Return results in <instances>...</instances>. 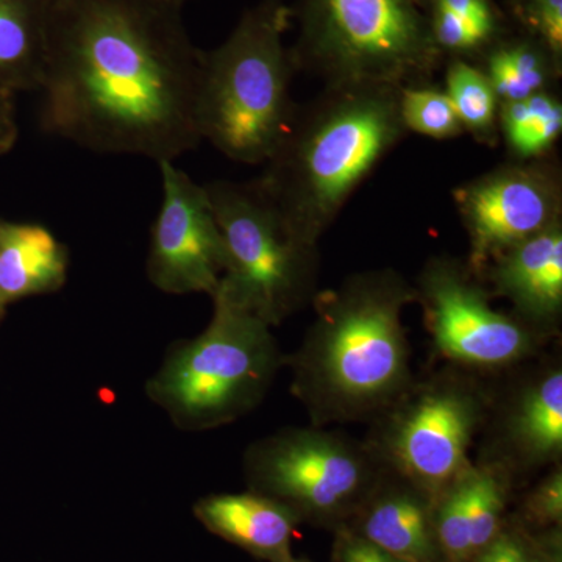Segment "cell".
Instances as JSON below:
<instances>
[{
  "mask_svg": "<svg viewBox=\"0 0 562 562\" xmlns=\"http://www.w3.org/2000/svg\"><path fill=\"white\" fill-rule=\"evenodd\" d=\"M172 7L55 0L40 90L52 135L99 154L173 161L201 143L202 54Z\"/></svg>",
  "mask_w": 562,
  "mask_h": 562,
  "instance_id": "1",
  "label": "cell"
},
{
  "mask_svg": "<svg viewBox=\"0 0 562 562\" xmlns=\"http://www.w3.org/2000/svg\"><path fill=\"white\" fill-rule=\"evenodd\" d=\"M413 302V284L392 269L317 292L312 327L284 362L312 425L371 424L408 390L416 376L402 314Z\"/></svg>",
  "mask_w": 562,
  "mask_h": 562,
  "instance_id": "2",
  "label": "cell"
},
{
  "mask_svg": "<svg viewBox=\"0 0 562 562\" xmlns=\"http://www.w3.org/2000/svg\"><path fill=\"white\" fill-rule=\"evenodd\" d=\"M397 87L328 88L294 116L258 187L291 232L317 246L351 192L401 139Z\"/></svg>",
  "mask_w": 562,
  "mask_h": 562,
  "instance_id": "3",
  "label": "cell"
},
{
  "mask_svg": "<svg viewBox=\"0 0 562 562\" xmlns=\"http://www.w3.org/2000/svg\"><path fill=\"white\" fill-rule=\"evenodd\" d=\"M283 27L281 0H266L221 47L202 54L201 138L244 165L271 158L297 109L290 94L292 61Z\"/></svg>",
  "mask_w": 562,
  "mask_h": 562,
  "instance_id": "4",
  "label": "cell"
},
{
  "mask_svg": "<svg viewBox=\"0 0 562 562\" xmlns=\"http://www.w3.org/2000/svg\"><path fill=\"white\" fill-rule=\"evenodd\" d=\"M209 327L169 353L147 392L173 424L201 431L232 424L257 408L286 357L271 327L214 297Z\"/></svg>",
  "mask_w": 562,
  "mask_h": 562,
  "instance_id": "5",
  "label": "cell"
},
{
  "mask_svg": "<svg viewBox=\"0 0 562 562\" xmlns=\"http://www.w3.org/2000/svg\"><path fill=\"white\" fill-rule=\"evenodd\" d=\"M206 192L227 255L213 297L277 327L317 295L319 250L299 239L257 181H214Z\"/></svg>",
  "mask_w": 562,
  "mask_h": 562,
  "instance_id": "6",
  "label": "cell"
},
{
  "mask_svg": "<svg viewBox=\"0 0 562 562\" xmlns=\"http://www.w3.org/2000/svg\"><path fill=\"white\" fill-rule=\"evenodd\" d=\"M491 395L486 376L447 364L414 379L371 422L366 442L384 468L436 498L472 464L469 452L482 435Z\"/></svg>",
  "mask_w": 562,
  "mask_h": 562,
  "instance_id": "7",
  "label": "cell"
},
{
  "mask_svg": "<svg viewBox=\"0 0 562 562\" xmlns=\"http://www.w3.org/2000/svg\"><path fill=\"white\" fill-rule=\"evenodd\" d=\"M383 472L368 442L316 425L284 428L244 454L250 491L335 530L353 519Z\"/></svg>",
  "mask_w": 562,
  "mask_h": 562,
  "instance_id": "8",
  "label": "cell"
},
{
  "mask_svg": "<svg viewBox=\"0 0 562 562\" xmlns=\"http://www.w3.org/2000/svg\"><path fill=\"white\" fill-rule=\"evenodd\" d=\"M308 52L328 88H405L435 60L408 0H310Z\"/></svg>",
  "mask_w": 562,
  "mask_h": 562,
  "instance_id": "9",
  "label": "cell"
},
{
  "mask_svg": "<svg viewBox=\"0 0 562 562\" xmlns=\"http://www.w3.org/2000/svg\"><path fill=\"white\" fill-rule=\"evenodd\" d=\"M414 290L436 353L454 368L503 375L538 357L546 344L514 314L492 308V294L469 262L432 258Z\"/></svg>",
  "mask_w": 562,
  "mask_h": 562,
  "instance_id": "10",
  "label": "cell"
},
{
  "mask_svg": "<svg viewBox=\"0 0 562 562\" xmlns=\"http://www.w3.org/2000/svg\"><path fill=\"white\" fill-rule=\"evenodd\" d=\"M536 358L509 371L501 390L492 384L482 428L479 461L501 469L516 486L562 458L561 358Z\"/></svg>",
  "mask_w": 562,
  "mask_h": 562,
  "instance_id": "11",
  "label": "cell"
},
{
  "mask_svg": "<svg viewBox=\"0 0 562 562\" xmlns=\"http://www.w3.org/2000/svg\"><path fill=\"white\" fill-rule=\"evenodd\" d=\"M158 166L162 201L151 227L147 276L155 288L168 294L205 292L213 297L227 255L209 192L173 161Z\"/></svg>",
  "mask_w": 562,
  "mask_h": 562,
  "instance_id": "12",
  "label": "cell"
},
{
  "mask_svg": "<svg viewBox=\"0 0 562 562\" xmlns=\"http://www.w3.org/2000/svg\"><path fill=\"white\" fill-rule=\"evenodd\" d=\"M471 241L469 266L476 276L503 251L560 222L557 177L531 168L501 169L457 192Z\"/></svg>",
  "mask_w": 562,
  "mask_h": 562,
  "instance_id": "13",
  "label": "cell"
},
{
  "mask_svg": "<svg viewBox=\"0 0 562 562\" xmlns=\"http://www.w3.org/2000/svg\"><path fill=\"white\" fill-rule=\"evenodd\" d=\"M491 294L513 305V314L543 341L560 333L562 317L561 221L503 251L483 269ZM482 272V273H483ZM480 273V276H482Z\"/></svg>",
  "mask_w": 562,
  "mask_h": 562,
  "instance_id": "14",
  "label": "cell"
},
{
  "mask_svg": "<svg viewBox=\"0 0 562 562\" xmlns=\"http://www.w3.org/2000/svg\"><path fill=\"white\" fill-rule=\"evenodd\" d=\"M435 501L384 468L379 483L346 527L403 562H441L432 522Z\"/></svg>",
  "mask_w": 562,
  "mask_h": 562,
  "instance_id": "15",
  "label": "cell"
},
{
  "mask_svg": "<svg viewBox=\"0 0 562 562\" xmlns=\"http://www.w3.org/2000/svg\"><path fill=\"white\" fill-rule=\"evenodd\" d=\"M195 514L214 535L271 562L291 557L292 538L302 522L290 506L254 491L210 495L195 505Z\"/></svg>",
  "mask_w": 562,
  "mask_h": 562,
  "instance_id": "16",
  "label": "cell"
},
{
  "mask_svg": "<svg viewBox=\"0 0 562 562\" xmlns=\"http://www.w3.org/2000/svg\"><path fill=\"white\" fill-rule=\"evenodd\" d=\"M68 250L43 225L0 222V295L16 301L60 290Z\"/></svg>",
  "mask_w": 562,
  "mask_h": 562,
  "instance_id": "17",
  "label": "cell"
},
{
  "mask_svg": "<svg viewBox=\"0 0 562 562\" xmlns=\"http://www.w3.org/2000/svg\"><path fill=\"white\" fill-rule=\"evenodd\" d=\"M52 13L38 0H0V92L40 88Z\"/></svg>",
  "mask_w": 562,
  "mask_h": 562,
  "instance_id": "18",
  "label": "cell"
},
{
  "mask_svg": "<svg viewBox=\"0 0 562 562\" xmlns=\"http://www.w3.org/2000/svg\"><path fill=\"white\" fill-rule=\"evenodd\" d=\"M502 122L512 149L520 157H536L560 136L562 106L553 95L538 92L524 101L503 103Z\"/></svg>",
  "mask_w": 562,
  "mask_h": 562,
  "instance_id": "19",
  "label": "cell"
},
{
  "mask_svg": "<svg viewBox=\"0 0 562 562\" xmlns=\"http://www.w3.org/2000/svg\"><path fill=\"white\" fill-rule=\"evenodd\" d=\"M446 94L462 128H469L476 136L492 135L498 98L486 74L465 63H453L447 72Z\"/></svg>",
  "mask_w": 562,
  "mask_h": 562,
  "instance_id": "20",
  "label": "cell"
},
{
  "mask_svg": "<svg viewBox=\"0 0 562 562\" xmlns=\"http://www.w3.org/2000/svg\"><path fill=\"white\" fill-rule=\"evenodd\" d=\"M487 79L503 103L524 101L543 92L547 68L541 55L530 47H506L492 55Z\"/></svg>",
  "mask_w": 562,
  "mask_h": 562,
  "instance_id": "21",
  "label": "cell"
},
{
  "mask_svg": "<svg viewBox=\"0 0 562 562\" xmlns=\"http://www.w3.org/2000/svg\"><path fill=\"white\" fill-rule=\"evenodd\" d=\"M561 528L530 532L506 519L494 541L472 562H561Z\"/></svg>",
  "mask_w": 562,
  "mask_h": 562,
  "instance_id": "22",
  "label": "cell"
},
{
  "mask_svg": "<svg viewBox=\"0 0 562 562\" xmlns=\"http://www.w3.org/2000/svg\"><path fill=\"white\" fill-rule=\"evenodd\" d=\"M401 114L405 127L430 138H453L462 132L457 111L446 92L402 88Z\"/></svg>",
  "mask_w": 562,
  "mask_h": 562,
  "instance_id": "23",
  "label": "cell"
},
{
  "mask_svg": "<svg viewBox=\"0 0 562 562\" xmlns=\"http://www.w3.org/2000/svg\"><path fill=\"white\" fill-rule=\"evenodd\" d=\"M530 532L562 527V465L549 469L525 495L519 516L514 520Z\"/></svg>",
  "mask_w": 562,
  "mask_h": 562,
  "instance_id": "24",
  "label": "cell"
},
{
  "mask_svg": "<svg viewBox=\"0 0 562 562\" xmlns=\"http://www.w3.org/2000/svg\"><path fill=\"white\" fill-rule=\"evenodd\" d=\"M492 27L457 16L450 11H436L435 40L452 50L472 49L490 36Z\"/></svg>",
  "mask_w": 562,
  "mask_h": 562,
  "instance_id": "25",
  "label": "cell"
},
{
  "mask_svg": "<svg viewBox=\"0 0 562 562\" xmlns=\"http://www.w3.org/2000/svg\"><path fill=\"white\" fill-rule=\"evenodd\" d=\"M333 561L335 562H403L398 558L384 552L373 543L366 541L350 528L335 530L333 542Z\"/></svg>",
  "mask_w": 562,
  "mask_h": 562,
  "instance_id": "26",
  "label": "cell"
},
{
  "mask_svg": "<svg viewBox=\"0 0 562 562\" xmlns=\"http://www.w3.org/2000/svg\"><path fill=\"white\" fill-rule=\"evenodd\" d=\"M532 24L554 54L562 49V0H532Z\"/></svg>",
  "mask_w": 562,
  "mask_h": 562,
  "instance_id": "27",
  "label": "cell"
},
{
  "mask_svg": "<svg viewBox=\"0 0 562 562\" xmlns=\"http://www.w3.org/2000/svg\"><path fill=\"white\" fill-rule=\"evenodd\" d=\"M438 7L457 16L492 27V14L486 0H438Z\"/></svg>",
  "mask_w": 562,
  "mask_h": 562,
  "instance_id": "28",
  "label": "cell"
},
{
  "mask_svg": "<svg viewBox=\"0 0 562 562\" xmlns=\"http://www.w3.org/2000/svg\"><path fill=\"white\" fill-rule=\"evenodd\" d=\"M16 139V122L7 92H0V154L10 149Z\"/></svg>",
  "mask_w": 562,
  "mask_h": 562,
  "instance_id": "29",
  "label": "cell"
},
{
  "mask_svg": "<svg viewBox=\"0 0 562 562\" xmlns=\"http://www.w3.org/2000/svg\"><path fill=\"white\" fill-rule=\"evenodd\" d=\"M150 2L160 3V5L172 7L173 9V7L179 5L181 0H150Z\"/></svg>",
  "mask_w": 562,
  "mask_h": 562,
  "instance_id": "30",
  "label": "cell"
},
{
  "mask_svg": "<svg viewBox=\"0 0 562 562\" xmlns=\"http://www.w3.org/2000/svg\"><path fill=\"white\" fill-rule=\"evenodd\" d=\"M281 562H310L308 560H303V558H294L292 557H288L286 560H283Z\"/></svg>",
  "mask_w": 562,
  "mask_h": 562,
  "instance_id": "31",
  "label": "cell"
},
{
  "mask_svg": "<svg viewBox=\"0 0 562 562\" xmlns=\"http://www.w3.org/2000/svg\"><path fill=\"white\" fill-rule=\"evenodd\" d=\"M3 299H2V295H0V314H2V306H3Z\"/></svg>",
  "mask_w": 562,
  "mask_h": 562,
  "instance_id": "32",
  "label": "cell"
}]
</instances>
